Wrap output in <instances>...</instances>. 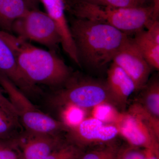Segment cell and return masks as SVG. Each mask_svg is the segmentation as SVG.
<instances>
[{
    "mask_svg": "<svg viewBox=\"0 0 159 159\" xmlns=\"http://www.w3.org/2000/svg\"><path fill=\"white\" fill-rule=\"evenodd\" d=\"M70 29L80 65L100 69L112 62L129 35L107 24L75 17Z\"/></svg>",
    "mask_w": 159,
    "mask_h": 159,
    "instance_id": "6da1fadb",
    "label": "cell"
},
{
    "mask_svg": "<svg viewBox=\"0 0 159 159\" xmlns=\"http://www.w3.org/2000/svg\"><path fill=\"white\" fill-rule=\"evenodd\" d=\"M2 34L13 51L22 73L34 85L60 88L73 75L56 51L40 48L9 32L2 31Z\"/></svg>",
    "mask_w": 159,
    "mask_h": 159,
    "instance_id": "7a4b0ae2",
    "label": "cell"
},
{
    "mask_svg": "<svg viewBox=\"0 0 159 159\" xmlns=\"http://www.w3.org/2000/svg\"><path fill=\"white\" fill-rule=\"evenodd\" d=\"M66 11L75 17L97 21L127 35L134 34L153 22V6L116 8L98 6L79 0H64Z\"/></svg>",
    "mask_w": 159,
    "mask_h": 159,
    "instance_id": "3957f363",
    "label": "cell"
},
{
    "mask_svg": "<svg viewBox=\"0 0 159 159\" xmlns=\"http://www.w3.org/2000/svg\"><path fill=\"white\" fill-rule=\"evenodd\" d=\"M0 85L16 110L21 125L29 134L61 135L68 130L63 122L43 112L4 74L0 72Z\"/></svg>",
    "mask_w": 159,
    "mask_h": 159,
    "instance_id": "277c9868",
    "label": "cell"
},
{
    "mask_svg": "<svg viewBox=\"0 0 159 159\" xmlns=\"http://www.w3.org/2000/svg\"><path fill=\"white\" fill-rule=\"evenodd\" d=\"M50 97V103L60 108L74 105L87 111L104 102L115 106L106 82L72 75L64 85Z\"/></svg>",
    "mask_w": 159,
    "mask_h": 159,
    "instance_id": "5b68a950",
    "label": "cell"
},
{
    "mask_svg": "<svg viewBox=\"0 0 159 159\" xmlns=\"http://www.w3.org/2000/svg\"><path fill=\"white\" fill-rule=\"evenodd\" d=\"M21 39L32 41L56 51L61 43L59 33L53 20L46 12L29 9L14 22L11 33Z\"/></svg>",
    "mask_w": 159,
    "mask_h": 159,
    "instance_id": "8992f818",
    "label": "cell"
},
{
    "mask_svg": "<svg viewBox=\"0 0 159 159\" xmlns=\"http://www.w3.org/2000/svg\"><path fill=\"white\" fill-rule=\"evenodd\" d=\"M118 134L116 125L87 117L78 125L69 129L66 140L83 148L88 145L107 144Z\"/></svg>",
    "mask_w": 159,
    "mask_h": 159,
    "instance_id": "52a82bcc",
    "label": "cell"
},
{
    "mask_svg": "<svg viewBox=\"0 0 159 159\" xmlns=\"http://www.w3.org/2000/svg\"><path fill=\"white\" fill-rule=\"evenodd\" d=\"M112 62L120 67L132 80L136 91L142 89L148 82L152 68L129 36Z\"/></svg>",
    "mask_w": 159,
    "mask_h": 159,
    "instance_id": "ba28073f",
    "label": "cell"
},
{
    "mask_svg": "<svg viewBox=\"0 0 159 159\" xmlns=\"http://www.w3.org/2000/svg\"><path fill=\"white\" fill-rule=\"evenodd\" d=\"M130 146L159 152V139L145 123L129 113H121L115 125Z\"/></svg>",
    "mask_w": 159,
    "mask_h": 159,
    "instance_id": "9c48e42d",
    "label": "cell"
},
{
    "mask_svg": "<svg viewBox=\"0 0 159 159\" xmlns=\"http://www.w3.org/2000/svg\"><path fill=\"white\" fill-rule=\"evenodd\" d=\"M65 141L61 134H38L25 131L12 145L20 159H45Z\"/></svg>",
    "mask_w": 159,
    "mask_h": 159,
    "instance_id": "30bf717a",
    "label": "cell"
},
{
    "mask_svg": "<svg viewBox=\"0 0 159 159\" xmlns=\"http://www.w3.org/2000/svg\"><path fill=\"white\" fill-rule=\"evenodd\" d=\"M45 9L46 12L53 20L61 39L64 51L77 66H80L77 51L66 15V6L64 0H39Z\"/></svg>",
    "mask_w": 159,
    "mask_h": 159,
    "instance_id": "8fae6325",
    "label": "cell"
},
{
    "mask_svg": "<svg viewBox=\"0 0 159 159\" xmlns=\"http://www.w3.org/2000/svg\"><path fill=\"white\" fill-rule=\"evenodd\" d=\"M0 72L8 77L26 96L38 92L34 85L24 76L18 65L13 51L3 37L0 30Z\"/></svg>",
    "mask_w": 159,
    "mask_h": 159,
    "instance_id": "7c38bea8",
    "label": "cell"
},
{
    "mask_svg": "<svg viewBox=\"0 0 159 159\" xmlns=\"http://www.w3.org/2000/svg\"><path fill=\"white\" fill-rule=\"evenodd\" d=\"M107 86L115 105L124 107L134 91L132 80L120 67L112 62L107 72Z\"/></svg>",
    "mask_w": 159,
    "mask_h": 159,
    "instance_id": "4fadbf2b",
    "label": "cell"
},
{
    "mask_svg": "<svg viewBox=\"0 0 159 159\" xmlns=\"http://www.w3.org/2000/svg\"><path fill=\"white\" fill-rule=\"evenodd\" d=\"M29 9L23 0H0V30L11 33L14 22Z\"/></svg>",
    "mask_w": 159,
    "mask_h": 159,
    "instance_id": "5bb4252c",
    "label": "cell"
},
{
    "mask_svg": "<svg viewBox=\"0 0 159 159\" xmlns=\"http://www.w3.org/2000/svg\"><path fill=\"white\" fill-rule=\"evenodd\" d=\"M133 42L152 68L159 69V44L157 43L142 30L134 34Z\"/></svg>",
    "mask_w": 159,
    "mask_h": 159,
    "instance_id": "9a60e30c",
    "label": "cell"
},
{
    "mask_svg": "<svg viewBox=\"0 0 159 159\" xmlns=\"http://www.w3.org/2000/svg\"><path fill=\"white\" fill-rule=\"evenodd\" d=\"M24 132L18 118L0 107V141L14 143Z\"/></svg>",
    "mask_w": 159,
    "mask_h": 159,
    "instance_id": "2e32d148",
    "label": "cell"
},
{
    "mask_svg": "<svg viewBox=\"0 0 159 159\" xmlns=\"http://www.w3.org/2000/svg\"><path fill=\"white\" fill-rule=\"evenodd\" d=\"M141 104L152 115L159 118V81L158 77L148 80L142 89Z\"/></svg>",
    "mask_w": 159,
    "mask_h": 159,
    "instance_id": "e0dca14e",
    "label": "cell"
},
{
    "mask_svg": "<svg viewBox=\"0 0 159 159\" xmlns=\"http://www.w3.org/2000/svg\"><path fill=\"white\" fill-rule=\"evenodd\" d=\"M92 117L107 124L115 125L119 120L121 113L116 106L108 102L98 104L91 109Z\"/></svg>",
    "mask_w": 159,
    "mask_h": 159,
    "instance_id": "ac0fdd59",
    "label": "cell"
},
{
    "mask_svg": "<svg viewBox=\"0 0 159 159\" xmlns=\"http://www.w3.org/2000/svg\"><path fill=\"white\" fill-rule=\"evenodd\" d=\"M128 112L144 122L159 139V118L152 115L139 102L131 106Z\"/></svg>",
    "mask_w": 159,
    "mask_h": 159,
    "instance_id": "d6986e66",
    "label": "cell"
},
{
    "mask_svg": "<svg viewBox=\"0 0 159 159\" xmlns=\"http://www.w3.org/2000/svg\"><path fill=\"white\" fill-rule=\"evenodd\" d=\"M83 153V148L66 140L45 159H78Z\"/></svg>",
    "mask_w": 159,
    "mask_h": 159,
    "instance_id": "ffe728a7",
    "label": "cell"
},
{
    "mask_svg": "<svg viewBox=\"0 0 159 159\" xmlns=\"http://www.w3.org/2000/svg\"><path fill=\"white\" fill-rule=\"evenodd\" d=\"M61 122L69 129L76 126L87 118V111L74 105L61 107Z\"/></svg>",
    "mask_w": 159,
    "mask_h": 159,
    "instance_id": "44dd1931",
    "label": "cell"
},
{
    "mask_svg": "<svg viewBox=\"0 0 159 159\" xmlns=\"http://www.w3.org/2000/svg\"><path fill=\"white\" fill-rule=\"evenodd\" d=\"M119 150L116 145L107 143L100 148L83 152L78 159H116Z\"/></svg>",
    "mask_w": 159,
    "mask_h": 159,
    "instance_id": "7402d4cb",
    "label": "cell"
},
{
    "mask_svg": "<svg viewBox=\"0 0 159 159\" xmlns=\"http://www.w3.org/2000/svg\"><path fill=\"white\" fill-rule=\"evenodd\" d=\"M98 6L116 8H131L143 6L140 0H79Z\"/></svg>",
    "mask_w": 159,
    "mask_h": 159,
    "instance_id": "603a6c76",
    "label": "cell"
},
{
    "mask_svg": "<svg viewBox=\"0 0 159 159\" xmlns=\"http://www.w3.org/2000/svg\"><path fill=\"white\" fill-rule=\"evenodd\" d=\"M130 146L118 152L116 159H144L145 149Z\"/></svg>",
    "mask_w": 159,
    "mask_h": 159,
    "instance_id": "cb8c5ba5",
    "label": "cell"
},
{
    "mask_svg": "<svg viewBox=\"0 0 159 159\" xmlns=\"http://www.w3.org/2000/svg\"><path fill=\"white\" fill-rule=\"evenodd\" d=\"M0 159H20L14 146L8 142L0 141Z\"/></svg>",
    "mask_w": 159,
    "mask_h": 159,
    "instance_id": "d4e9b609",
    "label": "cell"
},
{
    "mask_svg": "<svg viewBox=\"0 0 159 159\" xmlns=\"http://www.w3.org/2000/svg\"><path fill=\"white\" fill-rule=\"evenodd\" d=\"M0 107H2L4 110L6 111L10 115L18 118L16 110L15 108L9 99L6 98L3 95L1 89H0Z\"/></svg>",
    "mask_w": 159,
    "mask_h": 159,
    "instance_id": "484cf974",
    "label": "cell"
},
{
    "mask_svg": "<svg viewBox=\"0 0 159 159\" xmlns=\"http://www.w3.org/2000/svg\"><path fill=\"white\" fill-rule=\"evenodd\" d=\"M147 34L154 41L159 44V22L158 20L155 21L147 29Z\"/></svg>",
    "mask_w": 159,
    "mask_h": 159,
    "instance_id": "4316f807",
    "label": "cell"
},
{
    "mask_svg": "<svg viewBox=\"0 0 159 159\" xmlns=\"http://www.w3.org/2000/svg\"><path fill=\"white\" fill-rule=\"evenodd\" d=\"M144 159H159V152L151 149H145Z\"/></svg>",
    "mask_w": 159,
    "mask_h": 159,
    "instance_id": "83f0119b",
    "label": "cell"
},
{
    "mask_svg": "<svg viewBox=\"0 0 159 159\" xmlns=\"http://www.w3.org/2000/svg\"><path fill=\"white\" fill-rule=\"evenodd\" d=\"M29 6L30 9H38L39 0H23Z\"/></svg>",
    "mask_w": 159,
    "mask_h": 159,
    "instance_id": "f1b7e54d",
    "label": "cell"
},
{
    "mask_svg": "<svg viewBox=\"0 0 159 159\" xmlns=\"http://www.w3.org/2000/svg\"><path fill=\"white\" fill-rule=\"evenodd\" d=\"M141 1V2H142V4H144V3L146 1H147V0H140Z\"/></svg>",
    "mask_w": 159,
    "mask_h": 159,
    "instance_id": "f546056e",
    "label": "cell"
}]
</instances>
